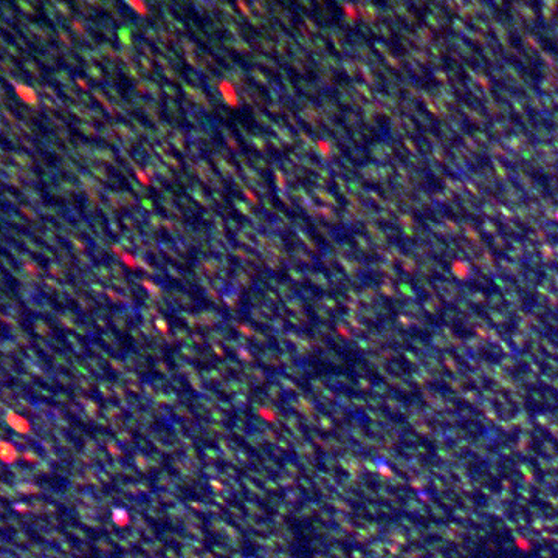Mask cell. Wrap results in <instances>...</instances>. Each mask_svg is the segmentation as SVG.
Instances as JSON below:
<instances>
[{"label": "cell", "instance_id": "obj_2", "mask_svg": "<svg viewBox=\"0 0 558 558\" xmlns=\"http://www.w3.org/2000/svg\"><path fill=\"white\" fill-rule=\"evenodd\" d=\"M17 459V450L13 444H9L6 441L0 442V460L5 464H13Z\"/></svg>", "mask_w": 558, "mask_h": 558}, {"label": "cell", "instance_id": "obj_1", "mask_svg": "<svg viewBox=\"0 0 558 558\" xmlns=\"http://www.w3.org/2000/svg\"><path fill=\"white\" fill-rule=\"evenodd\" d=\"M6 422H8V425L11 428H14L19 433L25 434V433L30 431V423L25 419H23V417H20L19 414H16V412H13V411H9L8 414H6Z\"/></svg>", "mask_w": 558, "mask_h": 558}, {"label": "cell", "instance_id": "obj_3", "mask_svg": "<svg viewBox=\"0 0 558 558\" xmlns=\"http://www.w3.org/2000/svg\"><path fill=\"white\" fill-rule=\"evenodd\" d=\"M16 510L23 512V510H27V507H25V505H22V504H17V505H16Z\"/></svg>", "mask_w": 558, "mask_h": 558}]
</instances>
